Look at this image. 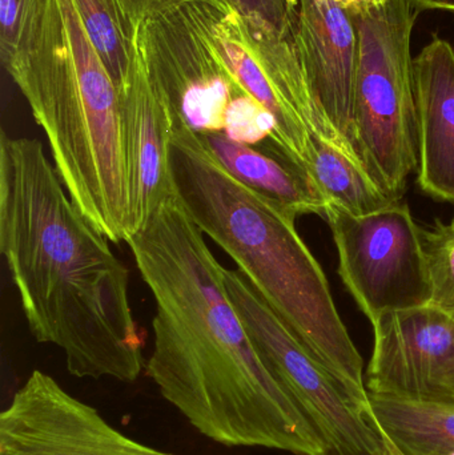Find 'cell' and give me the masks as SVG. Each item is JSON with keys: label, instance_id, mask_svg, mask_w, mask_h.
I'll return each mask as SVG.
<instances>
[{"label": "cell", "instance_id": "1", "mask_svg": "<svg viewBox=\"0 0 454 455\" xmlns=\"http://www.w3.org/2000/svg\"><path fill=\"white\" fill-rule=\"evenodd\" d=\"M125 243L156 307L146 371L163 398L221 445L328 455L261 357L227 291L224 267L178 192Z\"/></svg>", "mask_w": 454, "mask_h": 455}, {"label": "cell", "instance_id": "2", "mask_svg": "<svg viewBox=\"0 0 454 455\" xmlns=\"http://www.w3.org/2000/svg\"><path fill=\"white\" fill-rule=\"evenodd\" d=\"M74 204L36 139L0 138V251L29 331L77 379L135 382L146 369L130 273Z\"/></svg>", "mask_w": 454, "mask_h": 455}, {"label": "cell", "instance_id": "3", "mask_svg": "<svg viewBox=\"0 0 454 455\" xmlns=\"http://www.w3.org/2000/svg\"><path fill=\"white\" fill-rule=\"evenodd\" d=\"M171 164L176 192L194 223L236 262L312 357L370 416L364 361L322 265L296 229L298 218L240 183L199 133L181 123L173 133Z\"/></svg>", "mask_w": 454, "mask_h": 455}, {"label": "cell", "instance_id": "4", "mask_svg": "<svg viewBox=\"0 0 454 455\" xmlns=\"http://www.w3.org/2000/svg\"><path fill=\"white\" fill-rule=\"evenodd\" d=\"M5 71L44 132L74 204L111 243H125L130 195L119 91L74 0H43Z\"/></svg>", "mask_w": 454, "mask_h": 455}, {"label": "cell", "instance_id": "5", "mask_svg": "<svg viewBox=\"0 0 454 455\" xmlns=\"http://www.w3.org/2000/svg\"><path fill=\"white\" fill-rule=\"evenodd\" d=\"M359 35L354 144L370 178L394 202L418 165L410 52L418 11L404 0L349 8Z\"/></svg>", "mask_w": 454, "mask_h": 455}, {"label": "cell", "instance_id": "6", "mask_svg": "<svg viewBox=\"0 0 454 455\" xmlns=\"http://www.w3.org/2000/svg\"><path fill=\"white\" fill-rule=\"evenodd\" d=\"M202 2L211 36L235 79L274 117L272 154L309 178L311 138H320L362 165L359 155L331 127L315 101L293 29L245 16L229 0Z\"/></svg>", "mask_w": 454, "mask_h": 455}, {"label": "cell", "instance_id": "7", "mask_svg": "<svg viewBox=\"0 0 454 455\" xmlns=\"http://www.w3.org/2000/svg\"><path fill=\"white\" fill-rule=\"evenodd\" d=\"M224 283L261 357L314 425L328 455L389 454L370 414L312 357L245 275L224 267Z\"/></svg>", "mask_w": 454, "mask_h": 455}, {"label": "cell", "instance_id": "8", "mask_svg": "<svg viewBox=\"0 0 454 455\" xmlns=\"http://www.w3.org/2000/svg\"><path fill=\"white\" fill-rule=\"evenodd\" d=\"M324 218L338 248L339 275L370 325L388 313L431 304L423 230L407 204L354 216L328 203Z\"/></svg>", "mask_w": 454, "mask_h": 455}, {"label": "cell", "instance_id": "9", "mask_svg": "<svg viewBox=\"0 0 454 455\" xmlns=\"http://www.w3.org/2000/svg\"><path fill=\"white\" fill-rule=\"evenodd\" d=\"M149 61L179 123L199 135L220 133L236 101L248 95L219 52L202 0H180L143 18Z\"/></svg>", "mask_w": 454, "mask_h": 455}, {"label": "cell", "instance_id": "10", "mask_svg": "<svg viewBox=\"0 0 454 455\" xmlns=\"http://www.w3.org/2000/svg\"><path fill=\"white\" fill-rule=\"evenodd\" d=\"M117 91L130 195V237L176 195L171 146L178 115L149 61L143 19L136 29L130 69Z\"/></svg>", "mask_w": 454, "mask_h": 455}, {"label": "cell", "instance_id": "11", "mask_svg": "<svg viewBox=\"0 0 454 455\" xmlns=\"http://www.w3.org/2000/svg\"><path fill=\"white\" fill-rule=\"evenodd\" d=\"M0 455H172L143 445L52 377L32 371L0 413Z\"/></svg>", "mask_w": 454, "mask_h": 455}, {"label": "cell", "instance_id": "12", "mask_svg": "<svg viewBox=\"0 0 454 455\" xmlns=\"http://www.w3.org/2000/svg\"><path fill=\"white\" fill-rule=\"evenodd\" d=\"M370 395L454 405V315L434 304L388 313L372 325Z\"/></svg>", "mask_w": 454, "mask_h": 455}, {"label": "cell", "instance_id": "13", "mask_svg": "<svg viewBox=\"0 0 454 455\" xmlns=\"http://www.w3.org/2000/svg\"><path fill=\"white\" fill-rule=\"evenodd\" d=\"M293 39L320 111L356 152L354 100L359 35L351 11L333 0H299Z\"/></svg>", "mask_w": 454, "mask_h": 455}, {"label": "cell", "instance_id": "14", "mask_svg": "<svg viewBox=\"0 0 454 455\" xmlns=\"http://www.w3.org/2000/svg\"><path fill=\"white\" fill-rule=\"evenodd\" d=\"M418 115V184L454 203V48L434 36L413 59Z\"/></svg>", "mask_w": 454, "mask_h": 455}, {"label": "cell", "instance_id": "15", "mask_svg": "<svg viewBox=\"0 0 454 455\" xmlns=\"http://www.w3.org/2000/svg\"><path fill=\"white\" fill-rule=\"evenodd\" d=\"M211 154L240 183L277 203L296 218L324 216L325 200L311 179L275 154H263L220 133L200 135Z\"/></svg>", "mask_w": 454, "mask_h": 455}, {"label": "cell", "instance_id": "16", "mask_svg": "<svg viewBox=\"0 0 454 455\" xmlns=\"http://www.w3.org/2000/svg\"><path fill=\"white\" fill-rule=\"evenodd\" d=\"M370 403L392 455H454V405L370 393Z\"/></svg>", "mask_w": 454, "mask_h": 455}, {"label": "cell", "instance_id": "17", "mask_svg": "<svg viewBox=\"0 0 454 455\" xmlns=\"http://www.w3.org/2000/svg\"><path fill=\"white\" fill-rule=\"evenodd\" d=\"M309 179L325 200L354 216L394 204L364 167L324 139L311 138Z\"/></svg>", "mask_w": 454, "mask_h": 455}, {"label": "cell", "instance_id": "18", "mask_svg": "<svg viewBox=\"0 0 454 455\" xmlns=\"http://www.w3.org/2000/svg\"><path fill=\"white\" fill-rule=\"evenodd\" d=\"M93 47L116 87L127 76L133 55L136 18L127 0H74Z\"/></svg>", "mask_w": 454, "mask_h": 455}, {"label": "cell", "instance_id": "19", "mask_svg": "<svg viewBox=\"0 0 454 455\" xmlns=\"http://www.w3.org/2000/svg\"><path fill=\"white\" fill-rule=\"evenodd\" d=\"M423 230L424 248L431 278V304L454 315V229L436 221Z\"/></svg>", "mask_w": 454, "mask_h": 455}, {"label": "cell", "instance_id": "20", "mask_svg": "<svg viewBox=\"0 0 454 455\" xmlns=\"http://www.w3.org/2000/svg\"><path fill=\"white\" fill-rule=\"evenodd\" d=\"M43 0H0V56L8 67L23 48Z\"/></svg>", "mask_w": 454, "mask_h": 455}, {"label": "cell", "instance_id": "21", "mask_svg": "<svg viewBox=\"0 0 454 455\" xmlns=\"http://www.w3.org/2000/svg\"><path fill=\"white\" fill-rule=\"evenodd\" d=\"M240 12L268 20L282 29H293L299 0H229Z\"/></svg>", "mask_w": 454, "mask_h": 455}, {"label": "cell", "instance_id": "22", "mask_svg": "<svg viewBox=\"0 0 454 455\" xmlns=\"http://www.w3.org/2000/svg\"><path fill=\"white\" fill-rule=\"evenodd\" d=\"M136 18L143 19L154 11L162 10L168 5L175 4L180 0H127Z\"/></svg>", "mask_w": 454, "mask_h": 455}, {"label": "cell", "instance_id": "23", "mask_svg": "<svg viewBox=\"0 0 454 455\" xmlns=\"http://www.w3.org/2000/svg\"><path fill=\"white\" fill-rule=\"evenodd\" d=\"M410 7L420 11H447V12H454V0H404Z\"/></svg>", "mask_w": 454, "mask_h": 455}, {"label": "cell", "instance_id": "24", "mask_svg": "<svg viewBox=\"0 0 454 455\" xmlns=\"http://www.w3.org/2000/svg\"><path fill=\"white\" fill-rule=\"evenodd\" d=\"M333 2L340 3L348 8L370 7V5L380 4L384 0H333Z\"/></svg>", "mask_w": 454, "mask_h": 455}, {"label": "cell", "instance_id": "25", "mask_svg": "<svg viewBox=\"0 0 454 455\" xmlns=\"http://www.w3.org/2000/svg\"><path fill=\"white\" fill-rule=\"evenodd\" d=\"M450 227H452L454 229V218H453L452 223H450Z\"/></svg>", "mask_w": 454, "mask_h": 455}, {"label": "cell", "instance_id": "26", "mask_svg": "<svg viewBox=\"0 0 454 455\" xmlns=\"http://www.w3.org/2000/svg\"><path fill=\"white\" fill-rule=\"evenodd\" d=\"M386 455H392V454H391V453H389V454H386Z\"/></svg>", "mask_w": 454, "mask_h": 455}, {"label": "cell", "instance_id": "27", "mask_svg": "<svg viewBox=\"0 0 454 455\" xmlns=\"http://www.w3.org/2000/svg\"></svg>", "mask_w": 454, "mask_h": 455}]
</instances>
